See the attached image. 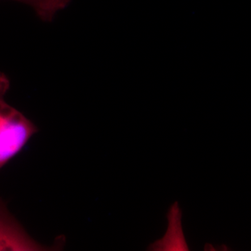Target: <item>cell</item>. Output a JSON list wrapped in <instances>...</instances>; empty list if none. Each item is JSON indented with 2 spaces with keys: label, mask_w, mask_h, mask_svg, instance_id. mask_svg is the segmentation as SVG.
<instances>
[{
  "label": "cell",
  "mask_w": 251,
  "mask_h": 251,
  "mask_svg": "<svg viewBox=\"0 0 251 251\" xmlns=\"http://www.w3.org/2000/svg\"><path fill=\"white\" fill-rule=\"evenodd\" d=\"M9 77L0 72V171L24 151L38 128L30 119L6 101Z\"/></svg>",
  "instance_id": "6da1fadb"
},
{
  "label": "cell",
  "mask_w": 251,
  "mask_h": 251,
  "mask_svg": "<svg viewBox=\"0 0 251 251\" xmlns=\"http://www.w3.org/2000/svg\"><path fill=\"white\" fill-rule=\"evenodd\" d=\"M45 246L33 239L18 221L11 215L0 198V251H47Z\"/></svg>",
  "instance_id": "7a4b0ae2"
},
{
  "label": "cell",
  "mask_w": 251,
  "mask_h": 251,
  "mask_svg": "<svg viewBox=\"0 0 251 251\" xmlns=\"http://www.w3.org/2000/svg\"><path fill=\"white\" fill-rule=\"evenodd\" d=\"M30 6L38 18L46 23L53 21L57 12L65 9L72 0H14Z\"/></svg>",
  "instance_id": "3957f363"
}]
</instances>
